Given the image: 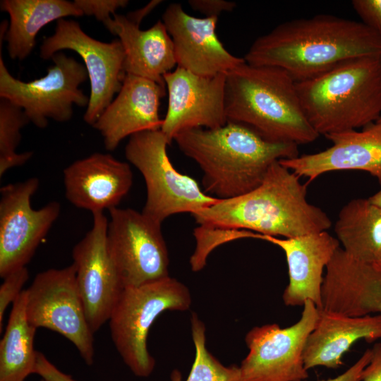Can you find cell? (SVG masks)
Wrapping results in <instances>:
<instances>
[{
  "instance_id": "74e56055",
  "label": "cell",
  "mask_w": 381,
  "mask_h": 381,
  "mask_svg": "<svg viewBox=\"0 0 381 381\" xmlns=\"http://www.w3.org/2000/svg\"><path fill=\"white\" fill-rule=\"evenodd\" d=\"M376 122L381 125V115Z\"/></svg>"
},
{
  "instance_id": "2e32d148",
  "label": "cell",
  "mask_w": 381,
  "mask_h": 381,
  "mask_svg": "<svg viewBox=\"0 0 381 381\" xmlns=\"http://www.w3.org/2000/svg\"><path fill=\"white\" fill-rule=\"evenodd\" d=\"M162 21L174 44L176 65L195 74H226L245 62L229 52L216 33L217 17L190 16L179 3L170 4Z\"/></svg>"
},
{
  "instance_id": "1f68e13d",
  "label": "cell",
  "mask_w": 381,
  "mask_h": 381,
  "mask_svg": "<svg viewBox=\"0 0 381 381\" xmlns=\"http://www.w3.org/2000/svg\"><path fill=\"white\" fill-rule=\"evenodd\" d=\"M35 373L47 381H75L71 375L63 373L41 352H37Z\"/></svg>"
},
{
  "instance_id": "5bb4252c",
  "label": "cell",
  "mask_w": 381,
  "mask_h": 381,
  "mask_svg": "<svg viewBox=\"0 0 381 381\" xmlns=\"http://www.w3.org/2000/svg\"><path fill=\"white\" fill-rule=\"evenodd\" d=\"M90 230L74 246L73 264L86 318L93 333L109 321L124 289L107 244L108 219L92 213Z\"/></svg>"
},
{
  "instance_id": "d590c367",
  "label": "cell",
  "mask_w": 381,
  "mask_h": 381,
  "mask_svg": "<svg viewBox=\"0 0 381 381\" xmlns=\"http://www.w3.org/2000/svg\"><path fill=\"white\" fill-rule=\"evenodd\" d=\"M367 312L368 315H381V277L375 293L368 306Z\"/></svg>"
},
{
  "instance_id": "9a60e30c",
  "label": "cell",
  "mask_w": 381,
  "mask_h": 381,
  "mask_svg": "<svg viewBox=\"0 0 381 381\" xmlns=\"http://www.w3.org/2000/svg\"><path fill=\"white\" fill-rule=\"evenodd\" d=\"M164 81L168 107L160 130L170 143L183 131L214 129L228 122L226 74L201 76L177 66L164 75Z\"/></svg>"
},
{
  "instance_id": "3957f363",
  "label": "cell",
  "mask_w": 381,
  "mask_h": 381,
  "mask_svg": "<svg viewBox=\"0 0 381 381\" xmlns=\"http://www.w3.org/2000/svg\"><path fill=\"white\" fill-rule=\"evenodd\" d=\"M174 140L203 172V191L218 200L243 195L258 187L275 162L298 156V145L267 140L240 123L194 128Z\"/></svg>"
},
{
  "instance_id": "30bf717a",
  "label": "cell",
  "mask_w": 381,
  "mask_h": 381,
  "mask_svg": "<svg viewBox=\"0 0 381 381\" xmlns=\"http://www.w3.org/2000/svg\"><path fill=\"white\" fill-rule=\"evenodd\" d=\"M109 212L107 248L123 287L169 276L162 223L131 208L117 207Z\"/></svg>"
},
{
  "instance_id": "d4e9b609",
  "label": "cell",
  "mask_w": 381,
  "mask_h": 381,
  "mask_svg": "<svg viewBox=\"0 0 381 381\" xmlns=\"http://www.w3.org/2000/svg\"><path fill=\"white\" fill-rule=\"evenodd\" d=\"M25 290L13 301L4 336L0 341V381H24L35 373L36 328L26 315Z\"/></svg>"
},
{
  "instance_id": "4fadbf2b",
  "label": "cell",
  "mask_w": 381,
  "mask_h": 381,
  "mask_svg": "<svg viewBox=\"0 0 381 381\" xmlns=\"http://www.w3.org/2000/svg\"><path fill=\"white\" fill-rule=\"evenodd\" d=\"M39 180L32 177L4 186L0 190V277L26 265L57 219L59 202L52 201L34 210L31 198Z\"/></svg>"
},
{
  "instance_id": "9c48e42d",
  "label": "cell",
  "mask_w": 381,
  "mask_h": 381,
  "mask_svg": "<svg viewBox=\"0 0 381 381\" xmlns=\"http://www.w3.org/2000/svg\"><path fill=\"white\" fill-rule=\"evenodd\" d=\"M25 291L29 323L61 334L73 344L87 365H92L94 333L78 289L75 265L38 273Z\"/></svg>"
},
{
  "instance_id": "ba28073f",
  "label": "cell",
  "mask_w": 381,
  "mask_h": 381,
  "mask_svg": "<svg viewBox=\"0 0 381 381\" xmlns=\"http://www.w3.org/2000/svg\"><path fill=\"white\" fill-rule=\"evenodd\" d=\"M0 53V97L22 108L37 128H46L48 119L66 122L72 118L74 105L87 106L89 97L79 88L87 73L74 58L59 52L44 76L24 82L9 73Z\"/></svg>"
},
{
  "instance_id": "ab89813d",
  "label": "cell",
  "mask_w": 381,
  "mask_h": 381,
  "mask_svg": "<svg viewBox=\"0 0 381 381\" xmlns=\"http://www.w3.org/2000/svg\"><path fill=\"white\" fill-rule=\"evenodd\" d=\"M40 381H47V380H44V379H42Z\"/></svg>"
},
{
  "instance_id": "e575fe53",
  "label": "cell",
  "mask_w": 381,
  "mask_h": 381,
  "mask_svg": "<svg viewBox=\"0 0 381 381\" xmlns=\"http://www.w3.org/2000/svg\"><path fill=\"white\" fill-rule=\"evenodd\" d=\"M162 1L154 0L149 2L144 7L139 8L126 16L131 22L140 26L143 18L147 16L155 7L160 4Z\"/></svg>"
},
{
  "instance_id": "4dcf8cb0",
  "label": "cell",
  "mask_w": 381,
  "mask_h": 381,
  "mask_svg": "<svg viewBox=\"0 0 381 381\" xmlns=\"http://www.w3.org/2000/svg\"><path fill=\"white\" fill-rule=\"evenodd\" d=\"M188 4L205 17L218 18L222 12L232 11L236 7L235 2L224 0H190Z\"/></svg>"
},
{
  "instance_id": "8992f818",
  "label": "cell",
  "mask_w": 381,
  "mask_h": 381,
  "mask_svg": "<svg viewBox=\"0 0 381 381\" xmlns=\"http://www.w3.org/2000/svg\"><path fill=\"white\" fill-rule=\"evenodd\" d=\"M191 303L188 287L170 276L123 289L108 322L116 351L135 375L147 377L155 368L147 339L156 318L166 310H187Z\"/></svg>"
},
{
  "instance_id": "f1b7e54d",
  "label": "cell",
  "mask_w": 381,
  "mask_h": 381,
  "mask_svg": "<svg viewBox=\"0 0 381 381\" xmlns=\"http://www.w3.org/2000/svg\"><path fill=\"white\" fill-rule=\"evenodd\" d=\"M127 0H75V5L83 15L92 16L104 23L116 14V11L128 4Z\"/></svg>"
},
{
  "instance_id": "5b68a950",
  "label": "cell",
  "mask_w": 381,
  "mask_h": 381,
  "mask_svg": "<svg viewBox=\"0 0 381 381\" xmlns=\"http://www.w3.org/2000/svg\"><path fill=\"white\" fill-rule=\"evenodd\" d=\"M304 114L326 135L375 123L381 115V59H352L310 79L296 82Z\"/></svg>"
},
{
  "instance_id": "4316f807",
  "label": "cell",
  "mask_w": 381,
  "mask_h": 381,
  "mask_svg": "<svg viewBox=\"0 0 381 381\" xmlns=\"http://www.w3.org/2000/svg\"><path fill=\"white\" fill-rule=\"evenodd\" d=\"M30 122L23 109L6 98L0 99V177L9 169L27 162L32 152H16L20 130Z\"/></svg>"
},
{
  "instance_id": "277c9868",
  "label": "cell",
  "mask_w": 381,
  "mask_h": 381,
  "mask_svg": "<svg viewBox=\"0 0 381 381\" xmlns=\"http://www.w3.org/2000/svg\"><path fill=\"white\" fill-rule=\"evenodd\" d=\"M225 107L228 122L272 142L298 145L319 136L304 114L296 82L277 67L245 61L226 73Z\"/></svg>"
},
{
  "instance_id": "f546056e",
  "label": "cell",
  "mask_w": 381,
  "mask_h": 381,
  "mask_svg": "<svg viewBox=\"0 0 381 381\" xmlns=\"http://www.w3.org/2000/svg\"><path fill=\"white\" fill-rule=\"evenodd\" d=\"M351 4L362 23L381 35V0H353Z\"/></svg>"
},
{
  "instance_id": "7a4b0ae2",
  "label": "cell",
  "mask_w": 381,
  "mask_h": 381,
  "mask_svg": "<svg viewBox=\"0 0 381 381\" xmlns=\"http://www.w3.org/2000/svg\"><path fill=\"white\" fill-rule=\"evenodd\" d=\"M299 178L277 161L255 189L219 200L193 217L206 229L245 230L284 238L327 231L332 225L329 217L308 202L307 185Z\"/></svg>"
},
{
  "instance_id": "836d02e7",
  "label": "cell",
  "mask_w": 381,
  "mask_h": 381,
  "mask_svg": "<svg viewBox=\"0 0 381 381\" xmlns=\"http://www.w3.org/2000/svg\"><path fill=\"white\" fill-rule=\"evenodd\" d=\"M371 350L372 357L364 369L363 381H381V342L375 344Z\"/></svg>"
},
{
  "instance_id": "44dd1931",
  "label": "cell",
  "mask_w": 381,
  "mask_h": 381,
  "mask_svg": "<svg viewBox=\"0 0 381 381\" xmlns=\"http://www.w3.org/2000/svg\"><path fill=\"white\" fill-rule=\"evenodd\" d=\"M119 37L124 52L126 74L151 80L166 87L164 75L176 65L172 40L162 20L141 30L126 16L114 14L103 23Z\"/></svg>"
},
{
  "instance_id": "83f0119b",
  "label": "cell",
  "mask_w": 381,
  "mask_h": 381,
  "mask_svg": "<svg viewBox=\"0 0 381 381\" xmlns=\"http://www.w3.org/2000/svg\"><path fill=\"white\" fill-rule=\"evenodd\" d=\"M29 277L28 270L26 267L16 270L4 279L0 286V332H2L3 319L6 308L23 291L25 282Z\"/></svg>"
},
{
  "instance_id": "603a6c76",
  "label": "cell",
  "mask_w": 381,
  "mask_h": 381,
  "mask_svg": "<svg viewBox=\"0 0 381 381\" xmlns=\"http://www.w3.org/2000/svg\"><path fill=\"white\" fill-rule=\"evenodd\" d=\"M0 8L9 16L4 37L8 54L20 61L30 54L37 34L45 25L66 17L83 16L73 2L66 0H2Z\"/></svg>"
},
{
  "instance_id": "d6a6232c",
  "label": "cell",
  "mask_w": 381,
  "mask_h": 381,
  "mask_svg": "<svg viewBox=\"0 0 381 381\" xmlns=\"http://www.w3.org/2000/svg\"><path fill=\"white\" fill-rule=\"evenodd\" d=\"M372 357L371 349H367L359 359L341 375L321 381H363V371Z\"/></svg>"
},
{
  "instance_id": "cb8c5ba5",
  "label": "cell",
  "mask_w": 381,
  "mask_h": 381,
  "mask_svg": "<svg viewBox=\"0 0 381 381\" xmlns=\"http://www.w3.org/2000/svg\"><path fill=\"white\" fill-rule=\"evenodd\" d=\"M334 231L348 255L368 263L381 256V207L369 199L358 198L340 210Z\"/></svg>"
},
{
  "instance_id": "8d00e7d4",
  "label": "cell",
  "mask_w": 381,
  "mask_h": 381,
  "mask_svg": "<svg viewBox=\"0 0 381 381\" xmlns=\"http://www.w3.org/2000/svg\"><path fill=\"white\" fill-rule=\"evenodd\" d=\"M368 199L373 204L381 207V190L370 196Z\"/></svg>"
},
{
  "instance_id": "ac0fdd59",
  "label": "cell",
  "mask_w": 381,
  "mask_h": 381,
  "mask_svg": "<svg viewBox=\"0 0 381 381\" xmlns=\"http://www.w3.org/2000/svg\"><path fill=\"white\" fill-rule=\"evenodd\" d=\"M133 180L127 162L100 152L78 159L64 170L66 198L75 207L92 214L117 207Z\"/></svg>"
},
{
  "instance_id": "e0dca14e",
  "label": "cell",
  "mask_w": 381,
  "mask_h": 381,
  "mask_svg": "<svg viewBox=\"0 0 381 381\" xmlns=\"http://www.w3.org/2000/svg\"><path fill=\"white\" fill-rule=\"evenodd\" d=\"M333 145L321 152L279 160L280 164L310 183L333 171L360 170L381 185V125L369 124L361 131L350 130L325 135Z\"/></svg>"
},
{
  "instance_id": "f35d334b",
  "label": "cell",
  "mask_w": 381,
  "mask_h": 381,
  "mask_svg": "<svg viewBox=\"0 0 381 381\" xmlns=\"http://www.w3.org/2000/svg\"><path fill=\"white\" fill-rule=\"evenodd\" d=\"M376 264L381 267V256H380V260H378L377 263H376Z\"/></svg>"
},
{
  "instance_id": "d6986e66",
  "label": "cell",
  "mask_w": 381,
  "mask_h": 381,
  "mask_svg": "<svg viewBox=\"0 0 381 381\" xmlns=\"http://www.w3.org/2000/svg\"><path fill=\"white\" fill-rule=\"evenodd\" d=\"M165 87L145 78L126 74L116 97L92 126L101 134L107 150L138 133L160 129V99Z\"/></svg>"
},
{
  "instance_id": "8fae6325",
  "label": "cell",
  "mask_w": 381,
  "mask_h": 381,
  "mask_svg": "<svg viewBox=\"0 0 381 381\" xmlns=\"http://www.w3.org/2000/svg\"><path fill=\"white\" fill-rule=\"evenodd\" d=\"M303 306L300 320L289 327L273 323L248 332L245 341L249 351L239 366L241 381H303L308 377L303 353L319 309L310 300Z\"/></svg>"
},
{
  "instance_id": "52a82bcc",
  "label": "cell",
  "mask_w": 381,
  "mask_h": 381,
  "mask_svg": "<svg viewBox=\"0 0 381 381\" xmlns=\"http://www.w3.org/2000/svg\"><path fill=\"white\" fill-rule=\"evenodd\" d=\"M170 144L159 129L131 135L125 147L126 158L141 173L146 184L142 212L159 223L178 213L195 214L219 200L174 168L167 150Z\"/></svg>"
},
{
  "instance_id": "484cf974",
  "label": "cell",
  "mask_w": 381,
  "mask_h": 381,
  "mask_svg": "<svg viewBox=\"0 0 381 381\" xmlns=\"http://www.w3.org/2000/svg\"><path fill=\"white\" fill-rule=\"evenodd\" d=\"M195 359L186 381H241L239 366L223 365L206 348L205 326L195 313L190 318ZM171 381H182L178 370L171 374Z\"/></svg>"
},
{
  "instance_id": "7c38bea8",
  "label": "cell",
  "mask_w": 381,
  "mask_h": 381,
  "mask_svg": "<svg viewBox=\"0 0 381 381\" xmlns=\"http://www.w3.org/2000/svg\"><path fill=\"white\" fill-rule=\"evenodd\" d=\"M64 49L82 58L90 83V95L84 121L92 126L120 91L123 78L125 52L119 40L103 42L87 35L74 20L59 19L54 33L46 37L40 55L47 60Z\"/></svg>"
},
{
  "instance_id": "7402d4cb",
  "label": "cell",
  "mask_w": 381,
  "mask_h": 381,
  "mask_svg": "<svg viewBox=\"0 0 381 381\" xmlns=\"http://www.w3.org/2000/svg\"><path fill=\"white\" fill-rule=\"evenodd\" d=\"M381 339V315L350 317L319 309V317L308 335L303 353L306 369L324 366L336 369L343 355L359 339Z\"/></svg>"
},
{
  "instance_id": "6da1fadb",
  "label": "cell",
  "mask_w": 381,
  "mask_h": 381,
  "mask_svg": "<svg viewBox=\"0 0 381 381\" xmlns=\"http://www.w3.org/2000/svg\"><path fill=\"white\" fill-rule=\"evenodd\" d=\"M381 59V35L362 22L319 14L278 25L258 37L243 58L253 66L277 67L296 83L358 57Z\"/></svg>"
},
{
  "instance_id": "ffe728a7",
  "label": "cell",
  "mask_w": 381,
  "mask_h": 381,
  "mask_svg": "<svg viewBox=\"0 0 381 381\" xmlns=\"http://www.w3.org/2000/svg\"><path fill=\"white\" fill-rule=\"evenodd\" d=\"M259 239L279 246L285 253L289 282L283 294L287 306H301L310 300L322 308L324 269L339 248L338 239L327 231L284 238L260 235Z\"/></svg>"
}]
</instances>
